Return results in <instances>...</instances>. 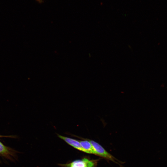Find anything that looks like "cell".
Masks as SVG:
<instances>
[{
	"label": "cell",
	"instance_id": "6da1fadb",
	"mask_svg": "<svg viewBox=\"0 0 167 167\" xmlns=\"http://www.w3.org/2000/svg\"><path fill=\"white\" fill-rule=\"evenodd\" d=\"M97 163L96 160H90L84 158L81 160H76L71 162L60 165L65 167H95Z\"/></svg>",
	"mask_w": 167,
	"mask_h": 167
},
{
	"label": "cell",
	"instance_id": "3957f363",
	"mask_svg": "<svg viewBox=\"0 0 167 167\" xmlns=\"http://www.w3.org/2000/svg\"><path fill=\"white\" fill-rule=\"evenodd\" d=\"M57 135L59 138L63 140L69 145L80 151L86 152L85 150L81 146L79 140L63 136L58 134Z\"/></svg>",
	"mask_w": 167,
	"mask_h": 167
},
{
	"label": "cell",
	"instance_id": "277c9868",
	"mask_svg": "<svg viewBox=\"0 0 167 167\" xmlns=\"http://www.w3.org/2000/svg\"><path fill=\"white\" fill-rule=\"evenodd\" d=\"M84 139V140L79 141L81 146L85 150L86 153L94 154L97 155V153L94 147L88 139Z\"/></svg>",
	"mask_w": 167,
	"mask_h": 167
},
{
	"label": "cell",
	"instance_id": "5b68a950",
	"mask_svg": "<svg viewBox=\"0 0 167 167\" xmlns=\"http://www.w3.org/2000/svg\"><path fill=\"white\" fill-rule=\"evenodd\" d=\"M0 154L8 158H11L13 156L12 150L9 148L6 147L0 142Z\"/></svg>",
	"mask_w": 167,
	"mask_h": 167
},
{
	"label": "cell",
	"instance_id": "8992f818",
	"mask_svg": "<svg viewBox=\"0 0 167 167\" xmlns=\"http://www.w3.org/2000/svg\"><path fill=\"white\" fill-rule=\"evenodd\" d=\"M36 1L39 3H41L44 2V0H36Z\"/></svg>",
	"mask_w": 167,
	"mask_h": 167
},
{
	"label": "cell",
	"instance_id": "7a4b0ae2",
	"mask_svg": "<svg viewBox=\"0 0 167 167\" xmlns=\"http://www.w3.org/2000/svg\"><path fill=\"white\" fill-rule=\"evenodd\" d=\"M94 147L96 153L98 155L103 157L110 160L116 163H118L117 160L112 155L107 152L100 144L97 143L92 140L88 139Z\"/></svg>",
	"mask_w": 167,
	"mask_h": 167
}]
</instances>
